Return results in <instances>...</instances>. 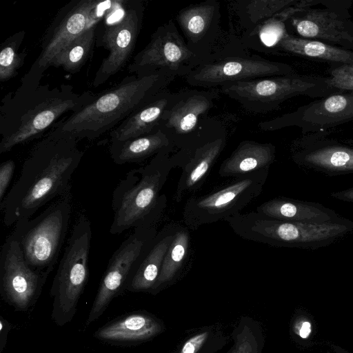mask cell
<instances>
[{"mask_svg": "<svg viewBox=\"0 0 353 353\" xmlns=\"http://www.w3.org/2000/svg\"><path fill=\"white\" fill-rule=\"evenodd\" d=\"M78 141L55 127L34 145L18 179L0 204L6 226L30 219L47 203L71 190L72 176L84 154Z\"/></svg>", "mask_w": 353, "mask_h": 353, "instance_id": "1", "label": "cell"}, {"mask_svg": "<svg viewBox=\"0 0 353 353\" xmlns=\"http://www.w3.org/2000/svg\"><path fill=\"white\" fill-rule=\"evenodd\" d=\"M96 97L90 91L78 94L70 85H20L1 100L0 154L39 138L63 114L79 111Z\"/></svg>", "mask_w": 353, "mask_h": 353, "instance_id": "2", "label": "cell"}, {"mask_svg": "<svg viewBox=\"0 0 353 353\" xmlns=\"http://www.w3.org/2000/svg\"><path fill=\"white\" fill-rule=\"evenodd\" d=\"M175 78L164 74L125 77L56 128L78 139L94 140L112 131L133 112L167 89Z\"/></svg>", "mask_w": 353, "mask_h": 353, "instance_id": "3", "label": "cell"}, {"mask_svg": "<svg viewBox=\"0 0 353 353\" xmlns=\"http://www.w3.org/2000/svg\"><path fill=\"white\" fill-rule=\"evenodd\" d=\"M171 153L160 152L146 165L131 170L120 180L112 193V234L131 228L154 226L166 202L160 195L172 168Z\"/></svg>", "mask_w": 353, "mask_h": 353, "instance_id": "4", "label": "cell"}, {"mask_svg": "<svg viewBox=\"0 0 353 353\" xmlns=\"http://www.w3.org/2000/svg\"><path fill=\"white\" fill-rule=\"evenodd\" d=\"M226 221L243 239L274 247L316 249L353 231V221L345 218L325 223L292 222L272 219L256 211L239 214Z\"/></svg>", "mask_w": 353, "mask_h": 353, "instance_id": "5", "label": "cell"}, {"mask_svg": "<svg viewBox=\"0 0 353 353\" xmlns=\"http://www.w3.org/2000/svg\"><path fill=\"white\" fill-rule=\"evenodd\" d=\"M91 224L81 214L67 242L50 291L52 298V321L63 327L71 322L89 279Z\"/></svg>", "mask_w": 353, "mask_h": 353, "instance_id": "6", "label": "cell"}, {"mask_svg": "<svg viewBox=\"0 0 353 353\" xmlns=\"http://www.w3.org/2000/svg\"><path fill=\"white\" fill-rule=\"evenodd\" d=\"M71 190L32 219L16 222L11 235L19 243L27 263L50 274L67 234L72 213Z\"/></svg>", "mask_w": 353, "mask_h": 353, "instance_id": "7", "label": "cell"}, {"mask_svg": "<svg viewBox=\"0 0 353 353\" xmlns=\"http://www.w3.org/2000/svg\"><path fill=\"white\" fill-rule=\"evenodd\" d=\"M220 91L246 111L257 114L274 111L296 96L322 98L333 94L325 77L296 73L228 83L221 85Z\"/></svg>", "mask_w": 353, "mask_h": 353, "instance_id": "8", "label": "cell"}, {"mask_svg": "<svg viewBox=\"0 0 353 353\" xmlns=\"http://www.w3.org/2000/svg\"><path fill=\"white\" fill-rule=\"evenodd\" d=\"M268 170L236 178V181L210 194L190 196L183 208V222L189 228L196 230L241 214L262 192Z\"/></svg>", "mask_w": 353, "mask_h": 353, "instance_id": "9", "label": "cell"}, {"mask_svg": "<svg viewBox=\"0 0 353 353\" xmlns=\"http://www.w3.org/2000/svg\"><path fill=\"white\" fill-rule=\"evenodd\" d=\"M203 63L187 46L174 19L159 26L146 46L137 53L128 65L132 75L164 74L185 77Z\"/></svg>", "mask_w": 353, "mask_h": 353, "instance_id": "10", "label": "cell"}, {"mask_svg": "<svg viewBox=\"0 0 353 353\" xmlns=\"http://www.w3.org/2000/svg\"><path fill=\"white\" fill-rule=\"evenodd\" d=\"M227 136L219 121L208 119L188 147L171 154L174 167L182 170L174 193L176 202L191 196L202 186L225 147Z\"/></svg>", "mask_w": 353, "mask_h": 353, "instance_id": "11", "label": "cell"}, {"mask_svg": "<svg viewBox=\"0 0 353 353\" xmlns=\"http://www.w3.org/2000/svg\"><path fill=\"white\" fill-rule=\"evenodd\" d=\"M98 3L96 0H73L61 8L42 38L38 57L21 79V86L36 88L40 85L44 72L57 54L92 27L90 14Z\"/></svg>", "mask_w": 353, "mask_h": 353, "instance_id": "12", "label": "cell"}, {"mask_svg": "<svg viewBox=\"0 0 353 353\" xmlns=\"http://www.w3.org/2000/svg\"><path fill=\"white\" fill-rule=\"evenodd\" d=\"M156 236L154 226L135 228L114 251L101 278L86 326L97 321L112 301L125 291L131 272Z\"/></svg>", "mask_w": 353, "mask_h": 353, "instance_id": "13", "label": "cell"}, {"mask_svg": "<svg viewBox=\"0 0 353 353\" xmlns=\"http://www.w3.org/2000/svg\"><path fill=\"white\" fill-rule=\"evenodd\" d=\"M294 73V68L289 64L248 52L204 63L184 79L192 87L215 89L228 83Z\"/></svg>", "mask_w": 353, "mask_h": 353, "instance_id": "14", "label": "cell"}, {"mask_svg": "<svg viewBox=\"0 0 353 353\" xmlns=\"http://www.w3.org/2000/svg\"><path fill=\"white\" fill-rule=\"evenodd\" d=\"M50 273L26 261L18 242L9 235L0 252V295L17 312H26L38 301Z\"/></svg>", "mask_w": 353, "mask_h": 353, "instance_id": "15", "label": "cell"}, {"mask_svg": "<svg viewBox=\"0 0 353 353\" xmlns=\"http://www.w3.org/2000/svg\"><path fill=\"white\" fill-rule=\"evenodd\" d=\"M144 9L142 1H126L121 16L105 24L100 35L97 34L96 46L103 47L109 54L96 72L93 87L105 83L129 61L142 27Z\"/></svg>", "mask_w": 353, "mask_h": 353, "instance_id": "16", "label": "cell"}, {"mask_svg": "<svg viewBox=\"0 0 353 353\" xmlns=\"http://www.w3.org/2000/svg\"><path fill=\"white\" fill-rule=\"evenodd\" d=\"M218 97L216 89L179 92L159 126L172 142L175 152L186 148L196 139Z\"/></svg>", "mask_w": 353, "mask_h": 353, "instance_id": "17", "label": "cell"}, {"mask_svg": "<svg viewBox=\"0 0 353 353\" xmlns=\"http://www.w3.org/2000/svg\"><path fill=\"white\" fill-rule=\"evenodd\" d=\"M353 121V91L336 92L273 119L261 121L263 131L298 126L302 133L325 132Z\"/></svg>", "mask_w": 353, "mask_h": 353, "instance_id": "18", "label": "cell"}, {"mask_svg": "<svg viewBox=\"0 0 353 353\" xmlns=\"http://www.w3.org/2000/svg\"><path fill=\"white\" fill-rule=\"evenodd\" d=\"M174 21L188 48L203 63L208 62L223 34L219 1L190 4L176 13Z\"/></svg>", "mask_w": 353, "mask_h": 353, "instance_id": "19", "label": "cell"}, {"mask_svg": "<svg viewBox=\"0 0 353 353\" xmlns=\"http://www.w3.org/2000/svg\"><path fill=\"white\" fill-rule=\"evenodd\" d=\"M293 161L329 175L353 173V147L325 137V132L305 134L290 147Z\"/></svg>", "mask_w": 353, "mask_h": 353, "instance_id": "20", "label": "cell"}, {"mask_svg": "<svg viewBox=\"0 0 353 353\" xmlns=\"http://www.w3.org/2000/svg\"><path fill=\"white\" fill-rule=\"evenodd\" d=\"M179 92L168 88L139 108L110 132V141H123L151 134L159 129L165 111L175 101Z\"/></svg>", "mask_w": 353, "mask_h": 353, "instance_id": "21", "label": "cell"}, {"mask_svg": "<svg viewBox=\"0 0 353 353\" xmlns=\"http://www.w3.org/2000/svg\"><path fill=\"white\" fill-rule=\"evenodd\" d=\"M292 24L302 38L327 41L347 46L353 43L345 22L329 9H306L292 17Z\"/></svg>", "mask_w": 353, "mask_h": 353, "instance_id": "22", "label": "cell"}, {"mask_svg": "<svg viewBox=\"0 0 353 353\" xmlns=\"http://www.w3.org/2000/svg\"><path fill=\"white\" fill-rule=\"evenodd\" d=\"M158 330L159 325L148 314L132 312L109 321L97 330L94 336L104 343L130 347L153 336Z\"/></svg>", "mask_w": 353, "mask_h": 353, "instance_id": "23", "label": "cell"}, {"mask_svg": "<svg viewBox=\"0 0 353 353\" xmlns=\"http://www.w3.org/2000/svg\"><path fill=\"white\" fill-rule=\"evenodd\" d=\"M256 211L277 220L325 223L342 220L334 210L321 204L286 198H276L259 205Z\"/></svg>", "mask_w": 353, "mask_h": 353, "instance_id": "24", "label": "cell"}, {"mask_svg": "<svg viewBox=\"0 0 353 353\" xmlns=\"http://www.w3.org/2000/svg\"><path fill=\"white\" fill-rule=\"evenodd\" d=\"M297 0H239L230 2L235 22H230L229 30L239 40L250 36L260 26Z\"/></svg>", "mask_w": 353, "mask_h": 353, "instance_id": "25", "label": "cell"}, {"mask_svg": "<svg viewBox=\"0 0 353 353\" xmlns=\"http://www.w3.org/2000/svg\"><path fill=\"white\" fill-rule=\"evenodd\" d=\"M275 156L276 148L272 143L245 140L222 162L219 174L222 177L239 178L269 169Z\"/></svg>", "mask_w": 353, "mask_h": 353, "instance_id": "26", "label": "cell"}, {"mask_svg": "<svg viewBox=\"0 0 353 353\" xmlns=\"http://www.w3.org/2000/svg\"><path fill=\"white\" fill-rule=\"evenodd\" d=\"M109 152L112 161L118 165L140 163L156 154L175 152L169 137L160 129L144 136L123 141H110Z\"/></svg>", "mask_w": 353, "mask_h": 353, "instance_id": "27", "label": "cell"}, {"mask_svg": "<svg viewBox=\"0 0 353 353\" xmlns=\"http://www.w3.org/2000/svg\"><path fill=\"white\" fill-rule=\"evenodd\" d=\"M173 239L174 234H170L155 236L131 272L125 290L132 292L152 290Z\"/></svg>", "mask_w": 353, "mask_h": 353, "instance_id": "28", "label": "cell"}, {"mask_svg": "<svg viewBox=\"0 0 353 353\" xmlns=\"http://www.w3.org/2000/svg\"><path fill=\"white\" fill-rule=\"evenodd\" d=\"M274 50L327 61L353 63V52L323 41L305 39L285 32L273 47Z\"/></svg>", "mask_w": 353, "mask_h": 353, "instance_id": "29", "label": "cell"}, {"mask_svg": "<svg viewBox=\"0 0 353 353\" xmlns=\"http://www.w3.org/2000/svg\"><path fill=\"white\" fill-rule=\"evenodd\" d=\"M97 26L71 41L55 57L51 66L62 67L70 73L78 72L92 55L97 41Z\"/></svg>", "mask_w": 353, "mask_h": 353, "instance_id": "30", "label": "cell"}, {"mask_svg": "<svg viewBox=\"0 0 353 353\" xmlns=\"http://www.w3.org/2000/svg\"><path fill=\"white\" fill-rule=\"evenodd\" d=\"M189 243L190 236L188 230L180 229L174 233L152 290H157L160 285L170 280L179 270L187 256Z\"/></svg>", "mask_w": 353, "mask_h": 353, "instance_id": "31", "label": "cell"}, {"mask_svg": "<svg viewBox=\"0 0 353 353\" xmlns=\"http://www.w3.org/2000/svg\"><path fill=\"white\" fill-rule=\"evenodd\" d=\"M24 30L17 32L8 37L1 45L0 81L3 83L17 75L24 63L26 51L19 52L24 39Z\"/></svg>", "mask_w": 353, "mask_h": 353, "instance_id": "32", "label": "cell"}, {"mask_svg": "<svg viewBox=\"0 0 353 353\" xmlns=\"http://www.w3.org/2000/svg\"><path fill=\"white\" fill-rule=\"evenodd\" d=\"M325 80L327 88L332 93L353 91V63L341 64L332 69Z\"/></svg>", "mask_w": 353, "mask_h": 353, "instance_id": "33", "label": "cell"}, {"mask_svg": "<svg viewBox=\"0 0 353 353\" xmlns=\"http://www.w3.org/2000/svg\"><path fill=\"white\" fill-rule=\"evenodd\" d=\"M15 163L12 160L6 161L0 165V204L3 202L10 183L12 179Z\"/></svg>", "mask_w": 353, "mask_h": 353, "instance_id": "34", "label": "cell"}, {"mask_svg": "<svg viewBox=\"0 0 353 353\" xmlns=\"http://www.w3.org/2000/svg\"><path fill=\"white\" fill-rule=\"evenodd\" d=\"M207 332L195 336L183 345L181 353H194L207 336Z\"/></svg>", "mask_w": 353, "mask_h": 353, "instance_id": "35", "label": "cell"}, {"mask_svg": "<svg viewBox=\"0 0 353 353\" xmlns=\"http://www.w3.org/2000/svg\"><path fill=\"white\" fill-rule=\"evenodd\" d=\"M12 325L3 318L0 316V353H2L7 343L8 334L10 331Z\"/></svg>", "mask_w": 353, "mask_h": 353, "instance_id": "36", "label": "cell"}, {"mask_svg": "<svg viewBox=\"0 0 353 353\" xmlns=\"http://www.w3.org/2000/svg\"><path fill=\"white\" fill-rule=\"evenodd\" d=\"M331 196L341 201L353 203V188L333 192Z\"/></svg>", "mask_w": 353, "mask_h": 353, "instance_id": "37", "label": "cell"}, {"mask_svg": "<svg viewBox=\"0 0 353 353\" xmlns=\"http://www.w3.org/2000/svg\"><path fill=\"white\" fill-rule=\"evenodd\" d=\"M311 330L310 323L308 321H304L301 323L299 329V335L303 339H306L310 334Z\"/></svg>", "mask_w": 353, "mask_h": 353, "instance_id": "38", "label": "cell"}, {"mask_svg": "<svg viewBox=\"0 0 353 353\" xmlns=\"http://www.w3.org/2000/svg\"><path fill=\"white\" fill-rule=\"evenodd\" d=\"M330 353H351L338 345H332Z\"/></svg>", "mask_w": 353, "mask_h": 353, "instance_id": "39", "label": "cell"}]
</instances>
